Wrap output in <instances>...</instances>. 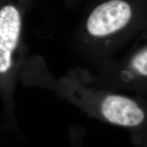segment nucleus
I'll list each match as a JSON object with an SVG mask.
<instances>
[{
	"instance_id": "f257e3e1",
	"label": "nucleus",
	"mask_w": 147,
	"mask_h": 147,
	"mask_svg": "<svg viewBox=\"0 0 147 147\" xmlns=\"http://www.w3.org/2000/svg\"><path fill=\"white\" fill-rule=\"evenodd\" d=\"M140 0H104L93 7L80 30V42L96 49H111L140 30L144 5Z\"/></svg>"
},
{
	"instance_id": "f03ea898",
	"label": "nucleus",
	"mask_w": 147,
	"mask_h": 147,
	"mask_svg": "<svg viewBox=\"0 0 147 147\" xmlns=\"http://www.w3.org/2000/svg\"><path fill=\"white\" fill-rule=\"evenodd\" d=\"M102 113L109 122L124 127H136L144 121L143 110L135 101L120 95H108L101 106Z\"/></svg>"
},
{
	"instance_id": "7ed1b4c3",
	"label": "nucleus",
	"mask_w": 147,
	"mask_h": 147,
	"mask_svg": "<svg viewBox=\"0 0 147 147\" xmlns=\"http://www.w3.org/2000/svg\"><path fill=\"white\" fill-rule=\"evenodd\" d=\"M132 55L126 73L133 78L134 76L146 78L147 76V47L146 42H143Z\"/></svg>"
}]
</instances>
